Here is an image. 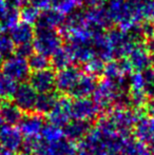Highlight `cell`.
<instances>
[{
	"label": "cell",
	"mask_w": 154,
	"mask_h": 155,
	"mask_svg": "<svg viewBox=\"0 0 154 155\" xmlns=\"http://www.w3.org/2000/svg\"><path fill=\"white\" fill-rule=\"evenodd\" d=\"M39 137L42 138L43 140L48 141V143H53V141H56L64 137L62 129L50 123H45L42 130H41Z\"/></svg>",
	"instance_id": "cell-26"
},
{
	"label": "cell",
	"mask_w": 154,
	"mask_h": 155,
	"mask_svg": "<svg viewBox=\"0 0 154 155\" xmlns=\"http://www.w3.org/2000/svg\"><path fill=\"white\" fill-rule=\"evenodd\" d=\"M23 141V135L18 128L12 126L0 127V148L11 152L18 153Z\"/></svg>",
	"instance_id": "cell-12"
},
{
	"label": "cell",
	"mask_w": 154,
	"mask_h": 155,
	"mask_svg": "<svg viewBox=\"0 0 154 155\" xmlns=\"http://www.w3.org/2000/svg\"><path fill=\"white\" fill-rule=\"evenodd\" d=\"M30 70L32 72L42 71V70L51 69V59L48 56H44L42 54L34 53L28 58Z\"/></svg>",
	"instance_id": "cell-25"
},
{
	"label": "cell",
	"mask_w": 154,
	"mask_h": 155,
	"mask_svg": "<svg viewBox=\"0 0 154 155\" xmlns=\"http://www.w3.org/2000/svg\"><path fill=\"white\" fill-rule=\"evenodd\" d=\"M8 8H10V5L8 3V0H0V20L6 14Z\"/></svg>",
	"instance_id": "cell-36"
},
{
	"label": "cell",
	"mask_w": 154,
	"mask_h": 155,
	"mask_svg": "<svg viewBox=\"0 0 154 155\" xmlns=\"http://www.w3.org/2000/svg\"><path fill=\"white\" fill-rule=\"evenodd\" d=\"M2 63H3V59H2V57L0 56V70L2 69Z\"/></svg>",
	"instance_id": "cell-41"
},
{
	"label": "cell",
	"mask_w": 154,
	"mask_h": 155,
	"mask_svg": "<svg viewBox=\"0 0 154 155\" xmlns=\"http://www.w3.org/2000/svg\"><path fill=\"white\" fill-rule=\"evenodd\" d=\"M127 58L135 72H144L145 70L150 69L154 63V57L146 49L144 42L136 43L128 54Z\"/></svg>",
	"instance_id": "cell-13"
},
{
	"label": "cell",
	"mask_w": 154,
	"mask_h": 155,
	"mask_svg": "<svg viewBox=\"0 0 154 155\" xmlns=\"http://www.w3.org/2000/svg\"><path fill=\"white\" fill-rule=\"evenodd\" d=\"M71 99L70 96L61 95L53 110L48 114V123L62 129L64 124L71 120Z\"/></svg>",
	"instance_id": "cell-10"
},
{
	"label": "cell",
	"mask_w": 154,
	"mask_h": 155,
	"mask_svg": "<svg viewBox=\"0 0 154 155\" xmlns=\"http://www.w3.org/2000/svg\"><path fill=\"white\" fill-rule=\"evenodd\" d=\"M62 94H60L57 91L38 94L36 104H35V111L34 112L37 113V114L42 115V116L48 115L53 110V108L57 104L58 99H59V97Z\"/></svg>",
	"instance_id": "cell-21"
},
{
	"label": "cell",
	"mask_w": 154,
	"mask_h": 155,
	"mask_svg": "<svg viewBox=\"0 0 154 155\" xmlns=\"http://www.w3.org/2000/svg\"><path fill=\"white\" fill-rule=\"evenodd\" d=\"M144 43H145V47H146V49L148 50V52L154 57V37H153V38H150V39H147V40H145Z\"/></svg>",
	"instance_id": "cell-38"
},
{
	"label": "cell",
	"mask_w": 154,
	"mask_h": 155,
	"mask_svg": "<svg viewBox=\"0 0 154 155\" xmlns=\"http://www.w3.org/2000/svg\"><path fill=\"white\" fill-rule=\"evenodd\" d=\"M30 4L37 8L38 10H47L51 6V0H28Z\"/></svg>",
	"instance_id": "cell-35"
},
{
	"label": "cell",
	"mask_w": 154,
	"mask_h": 155,
	"mask_svg": "<svg viewBox=\"0 0 154 155\" xmlns=\"http://www.w3.org/2000/svg\"><path fill=\"white\" fill-rule=\"evenodd\" d=\"M82 74L81 70L76 65H70V67L62 69L56 73L55 87L56 91L62 95H69L72 89L77 84L80 75Z\"/></svg>",
	"instance_id": "cell-8"
},
{
	"label": "cell",
	"mask_w": 154,
	"mask_h": 155,
	"mask_svg": "<svg viewBox=\"0 0 154 155\" xmlns=\"http://www.w3.org/2000/svg\"><path fill=\"white\" fill-rule=\"evenodd\" d=\"M44 124L45 120L42 115L34 112L29 113V114H23L22 118L17 124V127L25 137L39 136Z\"/></svg>",
	"instance_id": "cell-15"
},
{
	"label": "cell",
	"mask_w": 154,
	"mask_h": 155,
	"mask_svg": "<svg viewBox=\"0 0 154 155\" xmlns=\"http://www.w3.org/2000/svg\"><path fill=\"white\" fill-rule=\"evenodd\" d=\"M107 37L113 50L114 58L116 59L127 57L130 51L136 45L131 40L128 33L120 30L119 28H111L110 30H108Z\"/></svg>",
	"instance_id": "cell-5"
},
{
	"label": "cell",
	"mask_w": 154,
	"mask_h": 155,
	"mask_svg": "<svg viewBox=\"0 0 154 155\" xmlns=\"http://www.w3.org/2000/svg\"><path fill=\"white\" fill-rule=\"evenodd\" d=\"M98 77L87 72L80 75L77 84L72 89L68 96L73 98H86L90 95H93L97 86H98Z\"/></svg>",
	"instance_id": "cell-14"
},
{
	"label": "cell",
	"mask_w": 154,
	"mask_h": 155,
	"mask_svg": "<svg viewBox=\"0 0 154 155\" xmlns=\"http://www.w3.org/2000/svg\"><path fill=\"white\" fill-rule=\"evenodd\" d=\"M95 123L82 119H72L62 127L64 137L72 143H79L92 131Z\"/></svg>",
	"instance_id": "cell-11"
},
{
	"label": "cell",
	"mask_w": 154,
	"mask_h": 155,
	"mask_svg": "<svg viewBox=\"0 0 154 155\" xmlns=\"http://www.w3.org/2000/svg\"><path fill=\"white\" fill-rule=\"evenodd\" d=\"M106 62L103 61L101 58H99L98 56H95L93 59H91L89 62H87L84 67V72L89 74H92L94 76H100L103 75V69H105Z\"/></svg>",
	"instance_id": "cell-30"
},
{
	"label": "cell",
	"mask_w": 154,
	"mask_h": 155,
	"mask_svg": "<svg viewBox=\"0 0 154 155\" xmlns=\"http://www.w3.org/2000/svg\"><path fill=\"white\" fill-rule=\"evenodd\" d=\"M103 75L106 79H109L114 82L119 81V80L123 79V78L126 77V76L123 74V72H121L120 68H119L118 61H117V60H114V59L106 62Z\"/></svg>",
	"instance_id": "cell-24"
},
{
	"label": "cell",
	"mask_w": 154,
	"mask_h": 155,
	"mask_svg": "<svg viewBox=\"0 0 154 155\" xmlns=\"http://www.w3.org/2000/svg\"><path fill=\"white\" fill-rule=\"evenodd\" d=\"M19 19H20V15H19L18 8L10 6L6 14L0 20V25H1L3 30H8L10 31L12 28H14L19 22Z\"/></svg>",
	"instance_id": "cell-29"
},
{
	"label": "cell",
	"mask_w": 154,
	"mask_h": 155,
	"mask_svg": "<svg viewBox=\"0 0 154 155\" xmlns=\"http://www.w3.org/2000/svg\"><path fill=\"white\" fill-rule=\"evenodd\" d=\"M25 113L12 101L0 102V124L15 127L19 124Z\"/></svg>",
	"instance_id": "cell-17"
},
{
	"label": "cell",
	"mask_w": 154,
	"mask_h": 155,
	"mask_svg": "<svg viewBox=\"0 0 154 155\" xmlns=\"http://www.w3.org/2000/svg\"><path fill=\"white\" fill-rule=\"evenodd\" d=\"M64 47L68 49L72 60L75 62L86 64L91 59L95 57L96 53L92 45H73V43H67Z\"/></svg>",
	"instance_id": "cell-19"
},
{
	"label": "cell",
	"mask_w": 154,
	"mask_h": 155,
	"mask_svg": "<svg viewBox=\"0 0 154 155\" xmlns=\"http://www.w3.org/2000/svg\"><path fill=\"white\" fill-rule=\"evenodd\" d=\"M56 74L53 69H47L42 71L32 72L30 74V84L38 94L49 93L56 90L55 87Z\"/></svg>",
	"instance_id": "cell-9"
},
{
	"label": "cell",
	"mask_w": 154,
	"mask_h": 155,
	"mask_svg": "<svg viewBox=\"0 0 154 155\" xmlns=\"http://www.w3.org/2000/svg\"><path fill=\"white\" fill-rule=\"evenodd\" d=\"M13 52H15V43L10 35L0 34V56L8 57Z\"/></svg>",
	"instance_id": "cell-31"
},
{
	"label": "cell",
	"mask_w": 154,
	"mask_h": 155,
	"mask_svg": "<svg viewBox=\"0 0 154 155\" xmlns=\"http://www.w3.org/2000/svg\"><path fill=\"white\" fill-rule=\"evenodd\" d=\"M16 88L17 84L14 80L0 73V102L12 100Z\"/></svg>",
	"instance_id": "cell-23"
},
{
	"label": "cell",
	"mask_w": 154,
	"mask_h": 155,
	"mask_svg": "<svg viewBox=\"0 0 154 155\" xmlns=\"http://www.w3.org/2000/svg\"><path fill=\"white\" fill-rule=\"evenodd\" d=\"M2 73L15 82H23L30 77V67L27 58L11 55L2 63Z\"/></svg>",
	"instance_id": "cell-3"
},
{
	"label": "cell",
	"mask_w": 154,
	"mask_h": 155,
	"mask_svg": "<svg viewBox=\"0 0 154 155\" xmlns=\"http://www.w3.org/2000/svg\"><path fill=\"white\" fill-rule=\"evenodd\" d=\"M50 59H51V68H53V70H57V71L70 67L71 63L73 62L68 49L64 45L58 51H56Z\"/></svg>",
	"instance_id": "cell-22"
},
{
	"label": "cell",
	"mask_w": 154,
	"mask_h": 155,
	"mask_svg": "<svg viewBox=\"0 0 154 155\" xmlns=\"http://www.w3.org/2000/svg\"><path fill=\"white\" fill-rule=\"evenodd\" d=\"M101 110L93 99L86 98H74L71 102V117L72 119L96 121L100 116Z\"/></svg>",
	"instance_id": "cell-4"
},
{
	"label": "cell",
	"mask_w": 154,
	"mask_h": 155,
	"mask_svg": "<svg viewBox=\"0 0 154 155\" xmlns=\"http://www.w3.org/2000/svg\"><path fill=\"white\" fill-rule=\"evenodd\" d=\"M108 0H77L79 5H84L87 8H95V6H103Z\"/></svg>",
	"instance_id": "cell-34"
},
{
	"label": "cell",
	"mask_w": 154,
	"mask_h": 155,
	"mask_svg": "<svg viewBox=\"0 0 154 155\" xmlns=\"http://www.w3.org/2000/svg\"><path fill=\"white\" fill-rule=\"evenodd\" d=\"M19 15H20V19L23 22L34 25H36L39 16H40V10H38L37 8H35L32 4H25L20 8Z\"/></svg>",
	"instance_id": "cell-27"
},
{
	"label": "cell",
	"mask_w": 154,
	"mask_h": 155,
	"mask_svg": "<svg viewBox=\"0 0 154 155\" xmlns=\"http://www.w3.org/2000/svg\"><path fill=\"white\" fill-rule=\"evenodd\" d=\"M34 36H35L34 27L23 21L18 22L10 30V37L16 45L32 42L34 40Z\"/></svg>",
	"instance_id": "cell-20"
},
{
	"label": "cell",
	"mask_w": 154,
	"mask_h": 155,
	"mask_svg": "<svg viewBox=\"0 0 154 155\" xmlns=\"http://www.w3.org/2000/svg\"><path fill=\"white\" fill-rule=\"evenodd\" d=\"M66 22V16L54 8H47L40 13L36 25L39 29H61Z\"/></svg>",
	"instance_id": "cell-18"
},
{
	"label": "cell",
	"mask_w": 154,
	"mask_h": 155,
	"mask_svg": "<svg viewBox=\"0 0 154 155\" xmlns=\"http://www.w3.org/2000/svg\"><path fill=\"white\" fill-rule=\"evenodd\" d=\"M107 116L113 124L117 134L123 138H128L133 134L134 126L139 115L135 109L112 108L108 112Z\"/></svg>",
	"instance_id": "cell-1"
},
{
	"label": "cell",
	"mask_w": 154,
	"mask_h": 155,
	"mask_svg": "<svg viewBox=\"0 0 154 155\" xmlns=\"http://www.w3.org/2000/svg\"><path fill=\"white\" fill-rule=\"evenodd\" d=\"M2 30H3V29H2V27H1V25H0V34H2Z\"/></svg>",
	"instance_id": "cell-42"
},
{
	"label": "cell",
	"mask_w": 154,
	"mask_h": 155,
	"mask_svg": "<svg viewBox=\"0 0 154 155\" xmlns=\"http://www.w3.org/2000/svg\"><path fill=\"white\" fill-rule=\"evenodd\" d=\"M0 155H14L13 153H11V152L6 151V150L2 149V148H0Z\"/></svg>",
	"instance_id": "cell-40"
},
{
	"label": "cell",
	"mask_w": 154,
	"mask_h": 155,
	"mask_svg": "<svg viewBox=\"0 0 154 155\" xmlns=\"http://www.w3.org/2000/svg\"><path fill=\"white\" fill-rule=\"evenodd\" d=\"M133 136L145 145H149L154 140V117L148 114L138 117L133 129Z\"/></svg>",
	"instance_id": "cell-16"
},
{
	"label": "cell",
	"mask_w": 154,
	"mask_h": 155,
	"mask_svg": "<svg viewBox=\"0 0 154 155\" xmlns=\"http://www.w3.org/2000/svg\"><path fill=\"white\" fill-rule=\"evenodd\" d=\"M37 96L38 93L34 90L33 87L29 82L23 81L17 84L12 101L25 114H29V113H34V111H35Z\"/></svg>",
	"instance_id": "cell-6"
},
{
	"label": "cell",
	"mask_w": 154,
	"mask_h": 155,
	"mask_svg": "<svg viewBox=\"0 0 154 155\" xmlns=\"http://www.w3.org/2000/svg\"><path fill=\"white\" fill-rule=\"evenodd\" d=\"M140 29H142L143 35L145 37V40L154 37V22L151 20H145L140 22Z\"/></svg>",
	"instance_id": "cell-33"
},
{
	"label": "cell",
	"mask_w": 154,
	"mask_h": 155,
	"mask_svg": "<svg viewBox=\"0 0 154 155\" xmlns=\"http://www.w3.org/2000/svg\"><path fill=\"white\" fill-rule=\"evenodd\" d=\"M28 2V0H8V3L10 6H13V8H22L23 5H25Z\"/></svg>",
	"instance_id": "cell-37"
},
{
	"label": "cell",
	"mask_w": 154,
	"mask_h": 155,
	"mask_svg": "<svg viewBox=\"0 0 154 155\" xmlns=\"http://www.w3.org/2000/svg\"><path fill=\"white\" fill-rule=\"evenodd\" d=\"M153 67H154V63H153ZM153 70H154V68H153Z\"/></svg>",
	"instance_id": "cell-43"
},
{
	"label": "cell",
	"mask_w": 154,
	"mask_h": 155,
	"mask_svg": "<svg viewBox=\"0 0 154 155\" xmlns=\"http://www.w3.org/2000/svg\"><path fill=\"white\" fill-rule=\"evenodd\" d=\"M84 19H86V25L93 31L96 30L108 31L114 25L107 8L103 6L88 8L84 11Z\"/></svg>",
	"instance_id": "cell-7"
},
{
	"label": "cell",
	"mask_w": 154,
	"mask_h": 155,
	"mask_svg": "<svg viewBox=\"0 0 154 155\" xmlns=\"http://www.w3.org/2000/svg\"><path fill=\"white\" fill-rule=\"evenodd\" d=\"M79 5L77 0H51V6L57 12L66 15H70Z\"/></svg>",
	"instance_id": "cell-28"
},
{
	"label": "cell",
	"mask_w": 154,
	"mask_h": 155,
	"mask_svg": "<svg viewBox=\"0 0 154 155\" xmlns=\"http://www.w3.org/2000/svg\"><path fill=\"white\" fill-rule=\"evenodd\" d=\"M64 38L60 32L52 29H35L33 45L37 53L51 57L62 47Z\"/></svg>",
	"instance_id": "cell-2"
},
{
	"label": "cell",
	"mask_w": 154,
	"mask_h": 155,
	"mask_svg": "<svg viewBox=\"0 0 154 155\" xmlns=\"http://www.w3.org/2000/svg\"><path fill=\"white\" fill-rule=\"evenodd\" d=\"M147 148H148L150 155H154V140L149 143V145H147Z\"/></svg>",
	"instance_id": "cell-39"
},
{
	"label": "cell",
	"mask_w": 154,
	"mask_h": 155,
	"mask_svg": "<svg viewBox=\"0 0 154 155\" xmlns=\"http://www.w3.org/2000/svg\"><path fill=\"white\" fill-rule=\"evenodd\" d=\"M34 45L32 42L29 43H23V45H19L15 48V53L16 55L21 56L23 58H29L31 55L34 54Z\"/></svg>",
	"instance_id": "cell-32"
}]
</instances>
